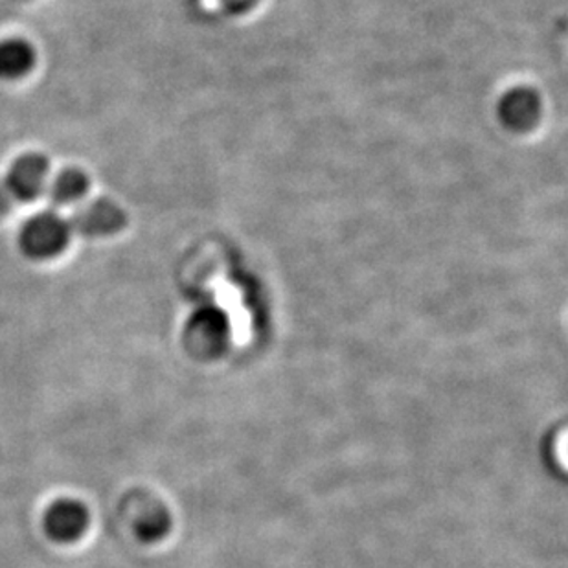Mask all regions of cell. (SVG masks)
<instances>
[{
  "label": "cell",
  "instance_id": "obj_1",
  "mask_svg": "<svg viewBox=\"0 0 568 568\" xmlns=\"http://www.w3.org/2000/svg\"><path fill=\"white\" fill-rule=\"evenodd\" d=\"M72 231L69 220L55 212H41L22 225L19 245L32 260H50L60 256L69 245Z\"/></svg>",
  "mask_w": 568,
  "mask_h": 568
},
{
  "label": "cell",
  "instance_id": "obj_2",
  "mask_svg": "<svg viewBox=\"0 0 568 568\" xmlns=\"http://www.w3.org/2000/svg\"><path fill=\"white\" fill-rule=\"evenodd\" d=\"M72 234L83 237H108L119 234L128 226V215L111 199H94L74 210L69 217Z\"/></svg>",
  "mask_w": 568,
  "mask_h": 568
},
{
  "label": "cell",
  "instance_id": "obj_3",
  "mask_svg": "<svg viewBox=\"0 0 568 568\" xmlns=\"http://www.w3.org/2000/svg\"><path fill=\"white\" fill-rule=\"evenodd\" d=\"M49 159L39 153H28L17 159L11 164L8 178H6V189L11 197L22 203L36 201L39 195H43L49 189Z\"/></svg>",
  "mask_w": 568,
  "mask_h": 568
},
{
  "label": "cell",
  "instance_id": "obj_4",
  "mask_svg": "<svg viewBox=\"0 0 568 568\" xmlns=\"http://www.w3.org/2000/svg\"><path fill=\"white\" fill-rule=\"evenodd\" d=\"M89 526V511L78 500H60L50 506L44 515V530L50 539L58 542H72L85 534Z\"/></svg>",
  "mask_w": 568,
  "mask_h": 568
},
{
  "label": "cell",
  "instance_id": "obj_5",
  "mask_svg": "<svg viewBox=\"0 0 568 568\" xmlns=\"http://www.w3.org/2000/svg\"><path fill=\"white\" fill-rule=\"evenodd\" d=\"M225 318L214 310H201L192 316L186 326V343L199 354H210L220 349L225 337Z\"/></svg>",
  "mask_w": 568,
  "mask_h": 568
},
{
  "label": "cell",
  "instance_id": "obj_6",
  "mask_svg": "<svg viewBox=\"0 0 568 568\" xmlns=\"http://www.w3.org/2000/svg\"><path fill=\"white\" fill-rule=\"evenodd\" d=\"M36 64L32 44L22 39L0 41V80H19Z\"/></svg>",
  "mask_w": 568,
  "mask_h": 568
},
{
  "label": "cell",
  "instance_id": "obj_7",
  "mask_svg": "<svg viewBox=\"0 0 568 568\" xmlns=\"http://www.w3.org/2000/svg\"><path fill=\"white\" fill-rule=\"evenodd\" d=\"M89 189H91V181L87 178V173L69 168L52 179V183H49L47 189V195L54 206H69L85 197Z\"/></svg>",
  "mask_w": 568,
  "mask_h": 568
},
{
  "label": "cell",
  "instance_id": "obj_8",
  "mask_svg": "<svg viewBox=\"0 0 568 568\" xmlns=\"http://www.w3.org/2000/svg\"><path fill=\"white\" fill-rule=\"evenodd\" d=\"M172 528V519L164 509H153L140 517L136 523V536L140 541L156 542L168 536V531Z\"/></svg>",
  "mask_w": 568,
  "mask_h": 568
},
{
  "label": "cell",
  "instance_id": "obj_9",
  "mask_svg": "<svg viewBox=\"0 0 568 568\" xmlns=\"http://www.w3.org/2000/svg\"><path fill=\"white\" fill-rule=\"evenodd\" d=\"M11 201H13V197H11L10 192L6 189V183L0 181V220L10 212Z\"/></svg>",
  "mask_w": 568,
  "mask_h": 568
},
{
  "label": "cell",
  "instance_id": "obj_10",
  "mask_svg": "<svg viewBox=\"0 0 568 568\" xmlns=\"http://www.w3.org/2000/svg\"><path fill=\"white\" fill-rule=\"evenodd\" d=\"M232 10H240V8H248L253 4L254 0H223Z\"/></svg>",
  "mask_w": 568,
  "mask_h": 568
}]
</instances>
